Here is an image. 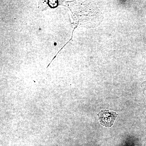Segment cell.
Segmentation results:
<instances>
[{"label": "cell", "mask_w": 146, "mask_h": 146, "mask_svg": "<svg viewBox=\"0 0 146 146\" xmlns=\"http://www.w3.org/2000/svg\"><path fill=\"white\" fill-rule=\"evenodd\" d=\"M117 115L116 112L107 110H101L98 113L101 124L106 127H111L114 124Z\"/></svg>", "instance_id": "obj_1"}, {"label": "cell", "mask_w": 146, "mask_h": 146, "mask_svg": "<svg viewBox=\"0 0 146 146\" xmlns=\"http://www.w3.org/2000/svg\"><path fill=\"white\" fill-rule=\"evenodd\" d=\"M54 45L55 46H56V43H54Z\"/></svg>", "instance_id": "obj_3"}, {"label": "cell", "mask_w": 146, "mask_h": 146, "mask_svg": "<svg viewBox=\"0 0 146 146\" xmlns=\"http://www.w3.org/2000/svg\"><path fill=\"white\" fill-rule=\"evenodd\" d=\"M39 30H41V28H39Z\"/></svg>", "instance_id": "obj_4"}, {"label": "cell", "mask_w": 146, "mask_h": 146, "mask_svg": "<svg viewBox=\"0 0 146 146\" xmlns=\"http://www.w3.org/2000/svg\"><path fill=\"white\" fill-rule=\"evenodd\" d=\"M141 88L143 89V92L144 95L145 96L146 98V81L144 82L142 84H141Z\"/></svg>", "instance_id": "obj_2"}]
</instances>
